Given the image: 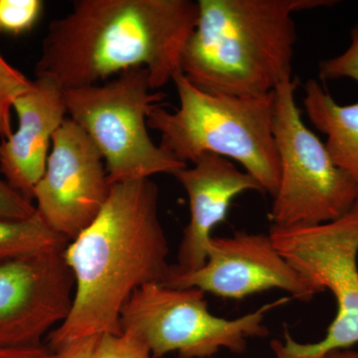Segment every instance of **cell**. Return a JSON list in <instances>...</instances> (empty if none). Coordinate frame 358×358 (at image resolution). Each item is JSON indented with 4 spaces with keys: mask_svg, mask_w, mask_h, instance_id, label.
<instances>
[{
    "mask_svg": "<svg viewBox=\"0 0 358 358\" xmlns=\"http://www.w3.org/2000/svg\"><path fill=\"white\" fill-rule=\"evenodd\" d=\"M303 107L308 121L326 136L334 164L358 186V101L341 105L315 79L305 84Z\"/></svg>",
    "mask_w": 358,
    "mask_h": 358,
    "instance_id": "5bb4252c",
    "label": "cell"
},
{
    "mask_svg": "<svg viewBox=\"0 0 358 358\" xmlns=\"http://www.w3.org/2000/svg\"><path fill=\"white\" fill-rule=\"evenodd\" d=\"M94 358H154L140 338L129 331L102 334Z\"/></svg>",
    "mask_w": 358,
    "mask_h": 358,
    "instance_id": "ac0fdd59",
    "label": "cell"
},
{
    "mask_svg": "<svg viewBox=\"0 0 358 358\" xmlns=\"http://www.w3.org/2000/svg\"><path fill=\"white\" fill-rule=\"evenodd\" d=\"M205 296L195 288L145 285L124 306L121 331L136 334L154 358L173 352L179 358H212L221 350L242 353L249 339L268 336L267 313L292 299H279L242 317L225 319L210 312Z\"/></svg>",
    "mask_w": 358,
    "mask_h": 358,
    "instance_id": "52a82bcc",
    "label": "cell"
},
{
    "mask_svg": "<svg viewBox=\"0 0 358 358\" xmlns=\"http://www.w3.org/2000/svg\"><path fill=\"white\" fill-rule=\"evenodd\" d=\"M173 82L178 109L169 112L159 105L148 119V128L160 134V148L185 164L207 154L232 160L274 197L280 178L274 92L251 98L207 93L181 72Z\"/></svg>",
    "mask_w": 358,
    "mask_h": 358,
    "instance_id": "277c9868",
    "label": "cell"
},
{
    "mask_svg": "<svg viewBox=\"0 0 358 358\" xmlns=\"http://www.w3.org/2000/svg\"><path fill=\"white\" fill-rule=\"evenodd\" d=\"M275 248L320 293L329 291L336 313L315 343L294 341L288 329L273 339L275 358H322L358 343V199L336 220L315 225L271 227Z\"/></svg>",
    "mask_w": 358,
    "mask_h": 358,
    "instance_id": "8992f818",
    "label": "cell"
},
{
    "mask_svg": "<svg viewBox=\"0 0 358 358\" xmlns=\"http://www.w3.org/2000/svg\"><path fill=\"white\" fill-rule=\"evenodd\" d=\"M69 242L51 229L38 213L24 220L0 218V260L61 248Z\"/></svg>",
    "mask_w": 358,
    "mask_h": 358,
    "instance_id": "9a60e30c",
    "label": "cell"
},
{
    "mask_svg": "<svg viewBox=\"0 0 358 358\" xmlns=\"http://www.w3.org/2000/svg\"><path fill=\"white\" fill-rule=\"evenodd\" d=\"M212 358H215V357H212Z\"/></svg>",
    "mask_w": 358,
    "mask_h": 358,
    "instance_id": "cb8c5ba5",
    "label": "cell"
},
{
    "mask_svg": "<svg viewBox=\"0 0 358 358\" xmlns=\"http://www.w3.org/2000/svg\"><path fill=\"white\" fill-rule=\"evenodd\" d=\"M322 358H358V350L348 348V350H336V352L327 353Z\"/></svg>",
    "mask_w": 358,
    "mask_h": 358,
    "instance_id": "603a6c76",
    "label": "cell"
},
{
    "mask_svg": "<svg viewBox=\"0 0 358 358\" xmlns=\"http://www.w3.org/2000/svg\"><path fill=\"white\" fill-rule=\"evenodd\" d=\"M57 352L48 345H0V358H56Z\"/></svg>",
    "mask_w": 358,
    "mask_h": 358,
    "instance_id": "44dd1931",
    "label": "cell"
},
{
    "mask_svg": "<svg viewBox=\"0 0 358 358\" xmlns=\"http://www.w3.org/2000/svg\"><path fill=\"white\" fill-rule=\"evenodd\" d=\"M199 20L181 55V73L207 93L272 94L292 77L294 14L334 0H199Z\"/></svg>",
    "mask_w": 358,
    "mask_h": 358,
    "instance_id": "3957f363",
    "label": "cell"
},
{
    "mask_svg": "<svg viewBox=\"0 0 358 358\" xmlns=\"http://www.w3.org/2000/svg\"><path fill=\"white\" fill-rule=\"evenodd\" d=\"M32 81L9 64L0 54V138L7 140L13 133L11 110L14 100L31 86Z\"/></svg>",
    "mask_w": 358,
    "mask_h": 358,
    "instance_id": "2e32d148",
    "label": "cell"
},
{
    "mask_svg": "<svg viewBox=\"0 0 358 358\" xmlns=\"http://www.w3.org/2000/svg\"><path fill=\"white\" fill-rule=\"evenodd\" d=\"M18 128L0 143V173L11 187L32 201L43 176L54 134L65 121V91L48 77H36L14 100Z\"/></svg>",
    "mask_w": 358,
    "mask_h": 358,
    "instance_id": "4fadbf2b",
    "label": "cell"
},
{
    "mask_svg": "<svg viewBox=\"0 0 358 358\" xmlns=\"http://www.w3.org/2000/svg\"><path fill=\"white\" fill-rule=\"evenodd\" d=\"M319 75L324 81L348 78L358 83V22L350 31V46L339 55L320 61Z\"/></svg>",
    "mask_w": 358,
    "mask_h": 358,
    "instance_id": "d6986e66",
    "label": "cell"
},
{
    "mask_svg": "<svg viewBox=\"0 0 358 358\" xmlns=\"http://www.w3.org/2000/svg\"><path fill=\"white\" fill-rule=\"evenodd\" d=\"M65 248L0 260V345H38L69 317L75 279Z\"/></svg>",
    "mask_w": 358,
    "mask_h": 358,
    "instance_id": "30bf717a",
    "label": "cell"
},
{
    "mask_svg": "<svg viewBox=\"0 0 358 358\" xmlns=\"http://www.w3.org/2000/svg\"><path fill=\"white\" fill-rule=\"evenodd\" d=\"M152 88L143 68L124 71L93 86L66 90L70 119L88 134L102 155L110 185L173 174L182 164L152 141L150 112L166 99Z\"/></svg>",
    "mask_w": 358,
    "mask_h": 358,
    "instance_id": "5b68a950",
    "label": "cell"
},
{
    "mask_svg": "<svg viewBox=\"0 0 358 358\" xmlns=\"http://www.w3.org/2000/svg\"><path fill=\"white\" fill-rule=\"evenodd\" d=\"M159 203V187L150 178L112 185L95 220L66 246L74 301L67 320L47 336L52 350L121 333L122 312L131 296L145 285L164 282L171 250Z\"/></svg>",
    "mask_w": 358,
    "mask_h": 358,
    "instance_id": "6da1fadb",
    "label": "cell"
},
{
    "mask_svg": "<svg viewBox=\"0 0 358 358\" xmlns=\"http://www.w3.org/2000/svg\"><path fill=\"white\" fill-rule=\"evenodd\" d=\"M99 336H90L71 343L57 352L56 358H94Z\"/></svg>",
    "mask_w": 358,
    "mask_h": 358,
    "instance_id": "7402d4cb",
    "label": "cell"
},
{
    "mask_svg": "<svg viewBox=\"0 0 358 358\" xmlns=\"http://www.w3.org/2000/svg\"><path fill=\"white\" fill-rule=\"evenodd\" d=\"M173 176L187 194L190 215L179 245L178 264L173 267L189 272L204 265L212 231L226 220L234 199L244 192H264L251 174L220 155H201Z\"/></svg>",
    "mask_w": 358,
    "mask_h": 358,
    "instance_id": "7c38bea8",
    "label": "cell"
},
{
    "mask_svg": "<svg viewBox=\"0 0 358 358\" xmlns=\"http://www.w3.org/2000/svg\"><path fill=\"white\" fill-rule=\"evenodd\" d=\"M110 188L102 155L84 129L66 117L54 134L46 169L33 192L37 213L72 241L95 220Z\"/></svg>",
    "mask_w": 358,
    "mask_h": 358,
    "instance_id": "9c48e42d",
    "label": "cell"
},
{
    "mask_svg": "<svg viewBox=\"0 0 358 358\" xmlns=\"http://www.w3.org/2000/svg\"><path fill=\"white\" fill-rule=\"evenodd\" d=\"M298 84L296 78H286L274 91L280 178L268 214L271 227L336 220L358 199V186L334 164L324 143L301 119L296 102Z\"/></svg>",
    "mask_w": 358,
    "mask_h": 358,
    "instance_id": "ba28073f",
    "label": "cell"
},
{
    "mask_svg": "<svg viewBox=\"0 0 358 358\" xmlns=\"http://www.w3.org/2000/svg\"><path fill=\"white\" fill-rule=\"evenodd\" d=\"M43 7L41 0H0V32L20 35L29 31Z\"/></svg>",
    "mask_w": 358,
    "mask_h": 358,
    "instance_id": "e0dca14e",
    "label": "cell"
},
{
    "mask_svg": "<svg viewBox=\"0 0 358 358\" xmlns=\"http://www.w3.org/2000/svg\"><path fill=\"white\" fill-rule=\"evenodd\" d=\"M164 284L234 301L270 289L287 292L301 301L320 294L278 251L270 235L245 231L212 237L202 267L180 272L171 265Z\"/></svg>",
    "mask_w": 358,
    "mask_h": 358,
    "instance_id": "8fae6325",
    "label": "cell"
},
{
    "mask_svg": "<svg viewBox=\"0 0 358 358\" xmlns=\"http://www.w3.org/2000/svg\"><path fill=\"white\" fill-rule=\"evenodd\" d=\"M36 213V207L31 200L26 199L6 180L0 179V218L24 220Z\"/></svg>",
    "mask_w": 358,
    "mask_h": 358,
    "instance_id": "ffe728a7",
    "label": "cell"
},
{
    "mask_svg": "<svg viewBox=\"0 0 358 358\" xmlns=\"http://www.w3.org/2000/svg\"><path fill=\"white\" fill-rule=\"evenodd\" d=\"M199 13L192 0H76L49 24L35 75L66 91L143 68L157 91L181 72Z\"/></svg>",
    "mask_w": 358,
    "mask_h": 358,
    "instance_id": "7a4b0ae2",
    "label": "cell"
}]
</instances>
